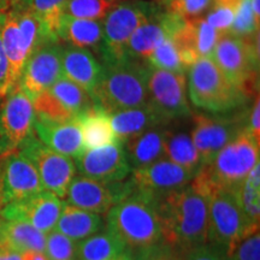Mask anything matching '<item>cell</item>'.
Listing matches in <instances>:
<instances>
[{
	"instance_id": "cell-1",
	"label": "cell",
	"mask_w": 260,
	"mask_h": 260,
	"mask_svg": "<svg viewBox=\"0 0 260 260\" xmlns=\"http://www.w3.org/2000/svg\"><path fill=\"white\" fill-rule=\"evenodd\" d=\"M162 241L182 253L207 243L209 194L194 184L158 198Z\"/></svg>"
},
{
	"instance_id": "cell-2",
	"label": "cell",
	"mask_w": 260,
	"mask_h": 260,
	"mask_svg": "<svg viewBox=\"0 0 260 260\" xmlns=\"http://www.w3.org/2000/svg\"><path fill=\"white\" fill-rule=\"evenodd\" d=\"M107 230L134 251L162 241L158 197L133 189L107 212Z\"/></svg>"
},
{
	"instance_id": "cell-3",
	"label": "cell",
	"mask_w": 260,
	"mask_h": 260,
	"mask_svg": "<svg viewBox=\"0 0 260 260\" xmlns=\"http://www.w3.org/2000/svg\"><path fill=\"white\" fill-rule=\"evenodd\" d=\"M103 67L102 77L90 93L95 109L111 115L147 105L146 63L123 59L103 63Z\"/></svg>"
},
{
	"instance_id": "cell-4",
	"label": "cell",
	"mask_w": 260,
	"mask_h": 260,
	"mask_svg": "<svg viewBox=\"0 0 260 260\" xmlns=\"http://www.w3.org/2000/svg\"><path fill=\"white\" fill-rule=\"evenodd\" d=\"M188 71L191 103L212 113H225L245 105L247 98L217 67L212 58H199Z\"/></svg>"
},
{
	"instance_id": "cell-5",
	"label": "cell",
	"mask_w": 260,
	"mask_h": 260,
	"mask_svg": "<svg viewBox=\"0 0 260 260\" xmlns=\"http://www.w3.org/2000/svg\"><path fill=\"white\" fill-rule=\"evenodd\" d=\"M260 141L251 134L247 125L237 133L211 162L201 165L199 174L213 188L232 189L245 180L259 162Z\"/></svg>"
},
{
	"instance_id": "cell-6",
	"label": "cell",
	"mask_w": 260,
	"mask_h": 260,
	"mask_svg": "<svg viewBox=\"0 0 260 260\" xmlns=\"http://www.w3.org/2000/svg\"><path fill=\"white\" fill-rule=\"evenodd\" d=\"M211 58L248 99L258 94L259 34L240 38L223 32Z\"/></svg>"
},
{
	"instance_id": "cell-7",
	"label": "cell",
	"mask_w": 260,
	"mask_h": 260,
	"mask_svg": "<svg viewBox=\"0 0 260 260\" xmlns=\"http://www.w3.org/2000/svg\"><path fill=\"white\" fill-rule=\"evenodd\" d=\"M0 37L9 61V82L12 89L18 84L28 58L48 40L40 22L29 9L9 10L0 16Z\"/></svg>"
},
{
	"instance_id": "cell-8",
	"label": "cell",
	"mask_w": 260,
	"mask_h": 260,
	"mask_svg": "<svg viewBox=\"0 0 260 260\" xmlns=\"http://www.w3.org/2000/svg\"><path fill=\"white\" fill-rule=\"evenodd\" d=\"M159 10V5L148 0H129L113 6L103 21V63L126 59L125 47L133 32Z\"/></svg>"
},
{
	"instance_id": "cell-9",
	"label": "cell",
	"mask_w": 260,
	"mask_h": 260,
	"mask_svg": "<svg viewBox=\"0 0 260 260\" xmlns=\"http://www.w3.org/2000/svg\"><path fill=\"white\" fill-rule=\"evenodd\" d=\"M255 230H259V226L249 222L232 190L225 188L211 190L207 242L222 246L229 253L240 240Z\"/></svg>"
},
{
	"instance_id": "cell-10",
	"label": "cell",
	"mask_w": 260,
	"mask_h": 260,
	"mask_svg": "<svg viewBox=\"0 0 260 260\" xmlns=\"http://www.w3.org/2000/svg\"><path fill=\"white\" fill-rule=\"evenodd\" d=\"M146 87L148 105L168 124L191 113L186 74L171 73L146 64Z\"/></svg>"
},
{
	"instance_id": "cell-11",
	"label": "cell",
	"mask_w": 260,
	"mask_h": 260,
	"mask_svg": "<svg viewBox=\"0 0 260 260\" xmlns=\"http://www.w3.org/2000/svg\"><path fill=\"white\" fill-rule=\"evenodd\" d=\"M19 152L34 165L44 190L64 198L76 174L73 159L52 151L34 135L19 146Z\"/></svg>"
},
{
	"instance_id": "cell-12",
	"label": "cell",
	"mask_w": 260,
	"mask_h": 260,
	"mask_svg": "<svg viewBox=\"0 0 260 260\" xmlns=\"http://www.w3.org/2000/svg\"><path fill=\"white\" fill-rule=\"evenodd\" d=\"M35 111L31 99L15 86L5 96L0 111V153L17 151L32 135Z\"/></svg>"
},
{
	"instance_id": "cell-13",
	"label": "cell",
	"mask_w": 260,
	"mask_h": 260,
	"mask_svg": "<svg viewBox=\"0 0 260 260\" xmlns=\"http://www.w3.org/2000/svg\"><path fill=\"white\" fill-rule=\"evenodd\" d=\"M246 125L242 115L232 117L211 116L206 113L193 115L190 138L200 155L201 165L211 162L214 155Z\"/></svg>"
},
{
	"instance_id": "cell-14",
	"label": "cell",
	"mask_w": 260,
	"mask_h": 260,
	"mask_svg": "<svg viewBox=\"0 0 260 260\" xmlns=\"http://www.w3.org/2000/svg\"><path fill=\"white\" fill-rule=\"evenodd\" d=\"M133 191L130 180L125 183H104L83 176L74 177L68 188L67 204L98 214L107 213L117 203Z\"/></svg>"
},
{
	"instance_id": "cell-15",
	"label": "cell",
	"mask_w": 260,
	"mask_h": 260,
	"mask_svg": "<svg viewBox=\"0 0 260 260\" xmlns=\"http://www.w3.org/2000/svg\"><path fill=\"white\" fill-rule=\"evenodd\" d=\"M60 50L59 42L48 41L40 45L28 58L19 77L18 86L31 102L63 76Z\"/></svg>"
},
{
	"instance_id": "cell-16",
	"label": "cell",
	"mask_w": 260,
	"mask_h": 260,
	"mask_svg": "<svg viewBox=\"0 0 260 260\" xmlns=\"http://www.w3.org/2000/svg\"><path fill=\"white\" fill-rule=\"evenodd\" d=\"M44 190L34 165L19 151L4 154L0 162V209Z\"/></svg>"
},
{
	"instance_id": "cell-17",
	"label": "cell",
	"mask_w": 260,
	"mask_h": 260,
	"mask_svg": "<svg viewBox=\"0 0 260 260\" xmlns=\"http://www.w3.org/2000/svg\"><path fill=\"white\" fill-rule=\"evenodd\" d=\"M186 21L169 10H159L133 32L125 47V58L146 63L155 48L180 30Z\"/></svg>"
},
{
	"instance_id": "cell-18",
	"label": "cell",
	"mask_w": 260,
	"mask_h": 260,
	"mask_svg": "<svg viewBox=\"0 0 260 260\" xmlns=\"http://www.w3.org/2000/svg\"><path fill=\"white\" fill-rule=\"evenodd\" d=\"M75 159V167L81 176L104 183L122 182L132 172L121 142L84 149Z\"/></svg>"
},
{
	"instance_id": "cell-19",
	"label": "cell",
	"mask_w": 260,
	"mask_h": 260,
	"mask_svg": "<svg viewBox=\"0 0 260 260\" xmlns=\"http://www.w3.org/2000/svg\"><path fill=\"white\" fill-rule=\"evenodd\" d=\"M64 203L60 198L42 190L40 193L14 201L0 209V217L30 224L39 232L48 234L57 225Z\"/></svg>"
},
{
	"instance_id": "cell-20",
	"label": "cell",
	"mask_w": 260,
	"mask_h": 260,
	"mask_svg": "<svg viewBox=\"0 0 260 260\" xmlns=\"http://www.w3.org/2000/svg\"><path fill=\"white\" fill-rule=\"evenodd\" d=\"M195 175L168 158H161L148 167L133 170V189L161 197L190 183Z\"/></svg>"
},
{
	"instance_id": "cell-21",
	"label": "cell",
	"mask_w": 260,
	"mask_h": 260,
	"mask_svg": "<svg viewBox=\"0 0 260 260\" xmlns=\"http://www.w3.org/2000/svg\"><path fill=\"white\" fill-rule=\"evenodd\" d=\"M63 75L90 93L95 88L103 75V63L86 48L65 45L60 50Z\"/></svg>"
},
{
	"instance_id": "cell-22",
	"label": "cell",
	"mask_w": 260,
	"mask_h": 260,
	"mask_svg": "<svg viewBox=\"0 0 260 260\" xmlns=\"http://www.w3.org/2000/svg\"><path fill=\"white\" fill-rule=\"evenodd\" d=\"M38 139L57 153L76 158L84 151L82 134L76 119L67 123H51L35 118Z\"/></svg>"
},
{
	"instance_id": "cell-23",
	"label": "cell",
	"mask_w": 260,
	"mask_h": 260,
	"mask_svg": "<svg viewBox=\"0 0 260 260\" xmlns=\"http://www.w3.org/2000/svg\"><path fill=\"white\" fill-rule=\"evenodd\" d=\"M168 125H157L123 142L130 169L136 170L148 167L164 158V134Z\"/></svg>"
},
{
	"instance_id": "cell-24",
	"label": "cell",
	"mask_w": 260,
	"mask_h": 260,
	"mask_svg": "<svg viewBox=\"0 0 260 260\" xmlns=\"http://www.w3.org/2000/svg\"><path fill=\"white\" fill-rule=\"evenodd\" d=\"M58 39L71 46L92 50L96 54L102 53L103 21L74 18L63 15L58 27Z\"/></svg>"
},
{
	"instance_id": "cell-25",
	"label": "cell",
	"mask_w": 260,
	"mask_h": 260,
	"mask_svg": "<svg viewBox=\"0 0 260 260\" xmlns=\"http://www.w3.org/2000/svg\"><path fill=\"white\" fill-rule=\"evenodd\" d=\"M113 132L119 142L140 134L157 125H169L159 117L151 106L145 105L134 109L121 110L110 115Z\"/></svg>"
},
{
	"instance_id": "cell-26",
	"label": "cell",
	"mask_w": 260,
	"mask_h": 260,
	"mask_svg": "<svg viewBox=\"0 0 260 260\" xmlns=\"http://www.w3.org/2000/svg\"><path fill=\"white\" fill-rule=\"evenodd\" d=\"M102 228L103 219L100 214L64 203L54 230L74 241L80 242L96 234Z\"/></svg>"
},
{
	"instance_id": "cell-27",
	"label": "cell",
	"mask_w": 260,
	"mask_h": 260,
	"mask_svg": "<svg viewBox=\"0 0 260 260\" xmlns=\"http://www.w3.org/2000/svg\"><path fill=\"white\" fill-rule=\"evenodd\" d=\"M0 245L10 247L19 253L44 252L46 234L39 232L28 223L0 217Z\"/></svg>"
},
{
	"instance_id": "cell-28",
	"label": "cell",
	"mask_w": 260,
	"mask_h": 260,
	"mask_svg": "<svg viewBox=\"0 0 260 260\" xmlns=\"http://www.w3.org/2000/svg\"><path fill=\"white\" fill-rule=\"evenodd\" d=\"M76 121L82 134L84 149H93L119 142L112 129L110 115L102 110L93 107L77 117Z\"/></svg>"
},
{
	"instance_id": "cell-29",
	"label": "cell",
	"mask_w": 260,
	"mask_h": 260,
	"mask_svg": "<svg viewBox=\"0 0 260 260\" xmlns=\"http://www.w3.org/2000/svg\"><path fill=\"white\" fill-rule=\"evenodd\" d=\"M164 158H168L194 175H197L201 168L200 155L191 141L190 134L182 129L165 128Z\"/></svg>"
},
{
	"instance_id": "cell-30",
	"label": "cell",
	"mask_w": 260,
	"mask_h": 260,
	"mask_svg": "<svg viewBox=\"0 0 260 260\" xmlns=\"http://www.w3.org/2000/svg\"><path fill=\"white\" fill-rule=\"evenodd\" d=\"M128 247L109 230L77 242L76 260H115Z\"/></svg>"
},
{
	"instance_id": "cell-31",
	"label": "cell",
	"mask_w": 260,
	"mask_h": 260,
	"mask_svg": "<svg viewBox=\"0 0 260 260\" xmlns=\"http://www.w3.org/2000/svg\"><path fill=\"white\" fill-rule=\"evenodd\" d=\"M237 203L253 225L259 226L260 219V164L249 171L241 183L230 189Z\"/></svg>"
},
{
	"instance_id": "cell-32",
	"label": "cell",
	"mask_w": 260,
	"mask_h": 260,
	"mask_svg": "<svg viewBox=\"0 0 260 260\" xmlns=\"http://www.w3.org/2000/svg\"><path fill=\"white\" fill-rule=\"evenodd\" d=\"M48 90L76 118L94 107L89 93L64 75Z\"/></svg>"
},
{
	"instance_id": "cell-33",
	"label": "cell",
	"mask_w": 260,
	"mask_h": 260,
	"mask_svg": "<svg viewBox=\"0 0 260 260\" xmlns=\"http://www.w3.org/2000/svg\"><path fill=\"white\" fill-rule=\"evenodd\" d=\"M68 0H30L29 10L40 22L48 41H58V27Z\"/></svg>"
},
{
	"instance_id": "cell-34",
	"label": "cell",
	"mask_w": 260,
	"mask_h": 260,
	"mask_svg": "<svg viewBox=\"0 0 260 260\" xmlns=\"http://www.w3.org/2000/svg\"><path fill=\"white\" fill-rule=\"evenodd\" d=\"M118 0H68L64 15L74 18L104 21Z\"/></svg>"
},
{
	"instance_id": "cell-35",
	"label": "cell",
	"mask_w": 260,
	"mask_h": 260,
	"mask_svg": "<svg viewBox=\"0 0 260 260\" xmlns=\"http://www.w3.org/2000/svg\"><path fill=\"white\" fill-rule=\"evenodd\" d=\"M35 118L51 123H67L76 119L73 113L68 111L50 90H45L32 99Z\"/></svg>"
},
{
	"instance_id": "cell-36",
	"label": "cell",
	"mask_w": 260,
	"mask_h": 260,
	"mask_svg": "<svg viewBox=\"0 0 260 260\" xmlns=\"http://www.w3.org/2000/svg\"><path fill=\"white\" fill-rule=\"evenodd\" d=\"M146 64L157 69L171 71V73H183L188 70L181 59L180 52L171 39H165L149 56Z\"/></svg>"
},
{
	"instance_id": "cell-37",
	"label": "cell",
	"mask_w": 260,
	"mask_h": 260,
	"mask_svg": "<svg viewBox=\"0 0 260 260\" xmlns=\"http://www.w3.org/2000/svg\"><path fill=\"white\" fill-rule=\"evenodd\" d=\"M45 254L48 260H76L77 242L57 230L46 234Z\"/></svg>"
},
{
	"instance_id": "cell-38",
	"label": "cell",
	"mask_w": 260,
	"mask_h": 260,
	"mask_svg": "<svg viewBox=\"0 0 260 260\" xmlns=\"http://www.w3.org/2000/svg\"><path fill=\"white\" fill-rule=\"evenodd\" d=\"M229 32L240 38H249L259 34V22L255 19L251 0H242L236 10Z\"/></svg>"
},
{
	"instance_id": "cell-39",
	"label": "cell",
	"mask_w": 260,
	"mask_h": 260,
	"mask_svg": "<svg viewBox=\"0 0 260 260\" xmlns=\"http://www.w3.org/2000/svg\"><path fill=\"white\" fill-rule=\"evenodd\" d=\"M230 260H260V234L255 230L240 240L228 253Z\"/></svg>"
},
{
	"instance_id": "cell-40",
	"label": "cell",
	"mask_w": 260,
	"mask_h": 260,
	"mask_svg": "<svg viewBox=\"0 0 260 260\" xmlns=\"http://www.w3.org/2000/svg\"><path fill=\"white\" fill-rule=\"evenodd\" d=\"M212 5V0H174L168 5L169 11L184 19L201 17Z\"/></svg>"
},
{
	"instance_id": "cell-41",
	"label": "cell",
	"mask_w": 260,
	"mask_h": 260,
	"mask_svg": "<svg viewBox=\"0 0 260 260\" xmlns=\"http://www.w3.org/2000/svg\"><path fill=\"white\" fill-rule=\"evenodd\" d=\"M184 253L174 248L167 242L161 241L148 248L138 251L133 254L134 260H182Z\"/></svg>"
},
{
	"instance_id": "cell-42",
	"label": "cell",
	"mask_w": 260,
	"mask_h": 260,
	"mask_svg": "<svg viewBox=\"0 0 260 260\" xmlns=\"http://www.w3.org/2000/svg\"><path fill=\"white\" fill-rule=\"evenodd\" d=\"M235 14L236 11L232 8L212 4L210 12L205 19L211 27L218 30L219 34H223V32H228L230 30L234 18H235Z\"/></svg>"
},
{
	"instance_id": "cell-43",
	"label": "cell",
	"mask_w": 260,
	"mask_h": 260,
	"mask_svg": "<svg viewBox=\"0 0 260 260\" xmlns=\"http://www.w3.org/2000/svg\"><path fill=\"white\" fill-rule=\"evenodd\" d=\"M182 260H230V256L224 247L207 242L187 251Z\"/></svg>"
},
{
	"instance_id": "cell-44",
	"label": "cell",
	"mask_w": 260,
	"mask_h": 260,
	"mask_svg": "<svg viewBox=\"0 0 260 260\" xmlns=\"http://www.w3.org/2000/svg\"><path fill=\"white\" fill-rule=\"evenodd\" d=\"M10 90H11V87L9 82V61L4 47H3L2 37H0V99L8 95Z\"/></svg>"
},
{
	"instance_id": "cell-45",
	"label": "cell",
	"mask_w": 260,
	"mask_h": 260,
	"mask_svg": "<svg viewBox=\"0 0 260 260\" xmlns=\"http://www.w3.org/2000/svg\"><path fill=\"white\" fill-rule=\"evenodd\" d=\"M247 128H248L251 134L260 141V103H259V94L255 95L254 104L249 112L248 123H247Z\"/></svg>"
},
{
	"instance_id": "cell-46",
	"label": "cell",
	"mask_w": 260,
	"mask_h": 260,
	"mask_svg": "<svg viewBox=\"0 0 260 260\" xmlns=\"http://www.w3.org/2000/svg\"><path fill=\"white\" fill-rule=\"evenodd\" d=\"M0 260H23L22 254L10 247L0 245Z\"/></svg>"
},
{
	"instance_id": "cell-47",
	"label": "cell",
	"mask_w": 260,
	"mask_h": 260,
	"mask_svg": "<svg viewBox=\"0 0 260 260\" xmlns=\"http://www.w3.org/2000/svg\"><path fill=\"white\" fill-rule=\"evenodd\" d=\"M29 3H30V0H8L10 10H15V11L29 9Z\"/></svg>"
},
{
	"instance_id": "cell-48",
	"label": "cell",
	"mask_w": 260,
	"mask_h": 260,
	"mask_svg": "<svg viewBox=\"0 0 260 260\" xmlns=\"http://www.w3.org/2000/svg\"><path fill=\"white\" fill-rule=\"evenodd\" d=\"M22 259L23 260H48L45 252H35V251H29L21 253Z\"/></svg>"
},
{
	"instance_id": "cell-49",
	"label": "cell",
	"mask_w": 260,
	"mask_h": 260,
	"mask_svg": "<svg viewBox=\"0 0 260 260\" xmlns=\"http://www.w3.org/2000/svg\"><path fill=\"white\" fill-rule=\"evenodd\" d=\"M115 260H134V259H133V253L132 252L125 251L124 253H122V254Z\"/></svg>"
},
{
	"instance_id": "cell-50",
	"label": "cell",
	"mask_w": 260,
	"mask_h": 260,
	"mask_svg": "<svg viewBox=\"0 0 260 260\" xmlns=\"http://www.w3.org/2000/svg\"><path fill=\"white\" fill-rule=\"evenodd\" d=\"M9 5L8 0H0V16H2L6 11L5 6Z\"/></svg>"
},
{
	"instance_id": "cell-51",
	"label": "cell",
	"mask_w": 260,
	"mask_h": 260,
	"mask_svg": "<svg viewBox=\"0 0 260 260\" xmlns=\"http://www.w3.org/2000/svg\"><path fill=\"white\" fill-rule=\"evenodd\" d=\"M157 2L159 3V4H162V5L168 6L169 4H170L171 2H174V0H157Z\"/></svg>"
}]
</instances>
